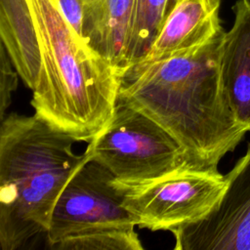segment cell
<instances>
[{
	"mask_svg": "<svg viewBox=\"0 0 250 250\" xmlns=\"http://www.w3.org/2000/svg\"><path fill=\"white\" fill-rule=\"evenodd\" d=\"M225 30L206 42L119 73L118 100L142 111L181 146L185 164L219 171L248 130L237 120L221 74Z\"/></svg>",
	"mask_w": 250,
	"mask_h": 250,
	"instance_id": "obj_1",
	"label": "cell"
},
{
	"mask_svg": "<svg viewBox=\"0 0 250 250\" xmlns=\"http://www.w3.org/2000/svg\"><path fill=\"white\" fill-rule=\"evenodd\" d=\"M41 50L31 105L38 116L77 142H90L110 120L119 72L73 29L57 0H27Z\"/></svg>",
	"mask_w": 250,
	"mask_h": 250,
	"instance_id": "obj_2",
	"label": "cell"
},
{
	"mask_svg": "<svg viewBox=\"0 0 250 250\" xmlns=\"http://www.w3.org/2000/svg\"><path fill=\"white\" fill-rule=\"evenodd\" d=\"M33 115L7 114L0 127V244L16 250L47 231L57 199L90 150Z\"/></svg>",
	"mask_w": 250,
	"mask_h": 250,
	"instance_id": "obj_3",
	"label": "cell"
},
{
	"mask_svg": "<svg viewBox=\"0 0 250 250\" xmlns=\"http://www.w3.org/2000/svg\"><path fill=\"white\" fill-rule=\"evenodd\" d=\"M113 183L136 226L171 232L207 216L227 187L226 176L219 171L199 170L185 163L152 179L114 178Z\"/></svg>",
	"mask_w": 250,
	"mask_h": 250,
	"instance_id": "obj_4",
	"label": "cell"
},
{
	"mask_svg": "<svg viewBox=\"0 0 250 250\" xmlns=\"http://www.w3.org/2000/svg\"><path fill=\"white\" fill-rule=\"evenodd\" d=\"M87 148L91 160L120 181L152 179L185 163L183 148L165 129L120 100Z\"/></svg>",
	"mask_w": 250,
	"mask_h": 250,
	"instance_id": "obj_5",
	"label": "cell"
},
{
	"mask_svg": "<svg viewBox=\"0 0 250 250\" xmlns=\"http://www.w3.org/2000/svg\"><path fill=\"white\" fill-rule=\"evenodd\" d=\"M113 180L114 176L106 168L91 159L76 170L60 193L51 215L46 231L51 248L70 236L135 229Z\"/></svg>",
	"mask_w": 250,
	"mask_h": 250,
	"instance_id": "obj_6",
	"label": "cell"
},
{
	"mask_svg": "<svg viewBox=\"0 0 250 250\" xmlns=\"http://www.w3.org/2000/svg\"><path fill=\"white\" fill-rule=\"evenodd\" d=\"M225 176L226 189L213 210L173 232L176 250H250V144Z\"/></svg>",
	"mask_w": 250,
	"mask_h": 250,
	"instance_id": "obj_7",
	"label": "cell"
},
{
	"mask_svg": "<svg viewBox=\"0 0 250 250\" xmlns=\"http://www.w3.org/2000/svg\"><path fill=\"white\" fill-rule=\"evenodd\" d=\"M234 21L224 34L221 74L237 120L250 132V0L232 6Z\"/></svg>",
	"mask_w": 250,
	"mask_h": 250,
	"instance_id": "obj_8",
	"label": "cell"
},
{
	"mask_svg": "<svg viewBox=\"0 0 250 250\" xmlns=\"http://www.w3.org/2000/svg\"><path fill=\"white\" fill-rule=\"evenodd\" d=\"M220 4L221 0H177L144 60L168 57L212 38L223 29Z\"/></svg>",
	"mask_w": 250,
	"mask_h": 250,
	"instance_id": "obj_9",
	"label": "cell"
},
{
	"mask_svg": "<svg viewBox=\"0 0 250 250\" xmlns=\"http://www.w3.org/2000/svg\"><path fill=\"white\" fill-rule=\"evenodd\" d=\"M135 0H91L84 8L82 39L118 72L125 67V44Z\"/></svg>",
	"mask_w": 250,
	"mask_h": 250,
	"instance_id": "obj_10",
	"label": "cell"
},
{
	"mask_svg": "<svg viewBox=\"0 0 250 250\" xmlns=\"http://www.w3.org/2000/svg\"><path fill=\"white\" fill-rule=\"evenodd\" d=\"M0 37L19 75L33 91L38 81L41 50L27 0H0Z\"/></svg>",
	"mask_w": 250,
	"mask_h": 250,
	"instance_id": "obj_11",
	"label": "cell"
},
{
	"mask_svg": "<svg viewBox=\"0 0 250 250\" xmlns=\"http://www.w3.org/2000/svg\"><path fill=\"white\" fill-rule=\"evenodd\" d=\"M176 1H134L125 44L124 68L146 57Z\"/></svg>",
	"mask_w": 250,
	"mask_h": 250,
	"instance_id": "obj_12",
	"label": "cell"
},
{
	"mask_svg": "<svg viewBox=\"0 0 250 250\" xmlns=\"http://www.w3.org/2000/svg\"><path fill=\"white\" fill-rule=\"evenodd\" d=\"M56 250H142V242L133 229L100 230L66 237L52 247Z\"/></svg>",
	"mask_w": 250,
	"mask_h": 250,
	"instance_id": "obj_13",
	"label": "cell"
},
{
	"mask_svg": "<svg viewBox=\"0 0 250 250\" xmlns=\"http://www.w3.org/2000/svg\"><path fill=\"white\" fill-rule=\"evenodd\" d=\"M12 62L3 44L0 46V119L6 116V110L11 104L12 94L17 89L18 71L12 67Z\"/></svg>",
	"mask_w": 250,
	"mask_h": 250,
	"instance_id": "obj_14",
	"label": "cell"
},
{
	"mask_svg": "<svg viewBox=\"0 0 250 250\" xmlns=\"http://www.w3.org/2000/svg\"><path fill=\"white\" fill-rule=\"evenodd\" d=\"M61 12L65 20L82 38V26L85 0H57Z\"/></svg>",
	"mask_w": 250,
	"mask_h": 250,
	"instance_id": "obj_15",
	"label": "cell"
},
{
	"mask_svg": "<svg viewBox=\"0 0 250 250\" xmlns=\"http://www.w3.org/2000/svg\"><path fill=\"white\" fill-rule=\"evenodd\" d=\"M85 1H91V0H85Z\"/></svg>",
	"mask_w": 250,
	"mask_h": 250,
	"instance_id": "obj_16",
	"label": "cell"
}]
</instances>
